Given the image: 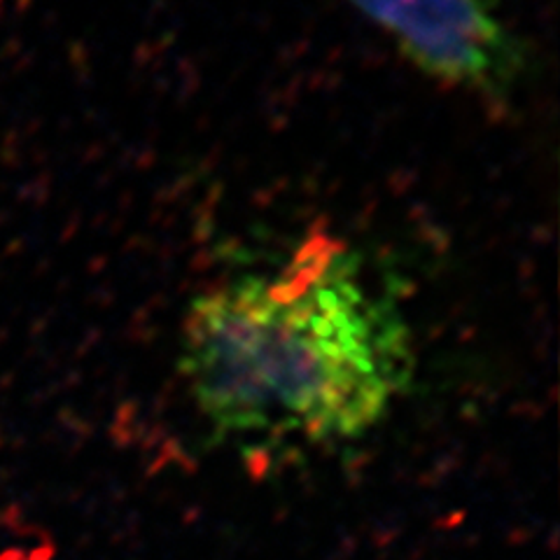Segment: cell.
Returning a JSON list of instances; mask_svg holds the SVG:
<instances>
[{
    "label": "cell",
    "instance_id": "7a4b0ae2",
    "mask_svg": "<svg viewBox=\"0 0 560 560\" xmlns=\"http://www.w3.org/2000/svg\"><path fill=\"white\" fill-rule=\"evenodd\" d=\"M418 70L486 101L510 98L525 75V49L500 0H348Z\"/></svg>",
    "mask_w": 560,
    "mask_h": 560
},
{
    "label": "cell",
    "instance_id": "6da1fadb",
    "mask_svg": "<svg viewBox=\"0 0 560 560\" xmlns=\"http://www.w3.org/2000/svg\"><path fill=\"white\" fill-rule=\"evenodd\" d=\"M180 374L218 440L335 448L370 434L413 376L411 329L362 257L313 234L273 271L191 300Z\"/></svg>",
    "mask_w": 560,
    "mask_h": 560
}]
</instances>
